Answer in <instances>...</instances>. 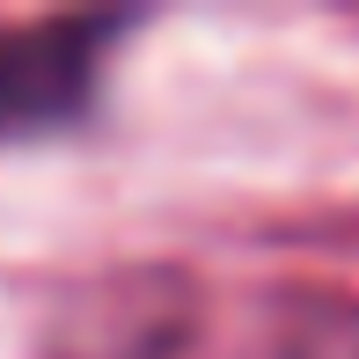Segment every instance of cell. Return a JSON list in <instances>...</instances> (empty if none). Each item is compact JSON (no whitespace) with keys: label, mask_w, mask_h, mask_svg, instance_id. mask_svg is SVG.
<instances>
[{"label":"cell","mask_w":359,"mask_h":359,"mask_svg":"<svg viewBox=\"0 0 359 359\" xmlns=\"http://www.w3.org/2000/svg\"><path fill=\"white\" fill-rule=\"evenodd\" d=\"M118 29V15H52L0 29V147L81 118Z\"/></svg>","instance_id":"cell-1"},{"label":"cell","mask_w":359,"mask_h":359,"mask_svg":"<svg viewBox=\"0 0 359 359\" xmlns=\"http://www.w3.org/2000/svg\"><path fill=\"white\" fill-rule=\"evenodd\" d=\"M293 359H359V316H330V330H308Z\"/></svg>","instance_id":"cell-2"}]
</instances>
